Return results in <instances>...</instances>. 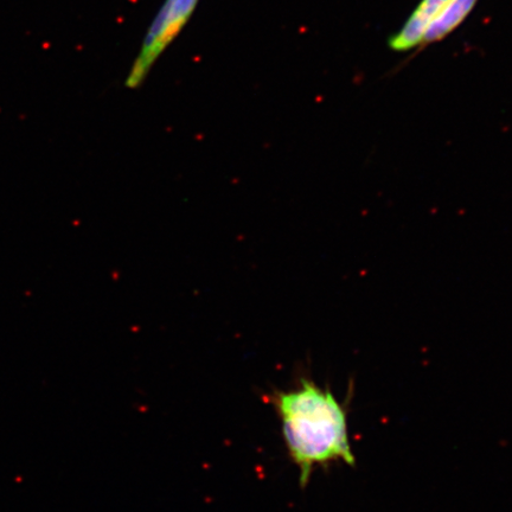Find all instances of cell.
<instances>
[{
	"instance_id": "3957f363",
	"label": "cell",
	"mask_w": 512,
	"mask_h": 512,
	"mask_svg": "<svg viewBox=\"0 0 512 512\" xmlns=\"http://www.w3.org/2000/svg\"><path fill=\"white\" fill-rule=\"evenodd\" d=\"M450 0H422L398 34L389 40V47L399 53L421 46L425 32Z\"/></svg>"
},
{
	"instance_id": "6da1fadb",
	"label": "cell",
	"mask_w": 512,
	"mask_h": 512,
	"mask_svg": "<svg viewBox=\"0 0 512 512\" xmlns=\"http://www.w3.org/2000/svg\"><path fill=\"white\" fill-rule=\"evenodd\" d=\"M268 399L279 416L288 456L298 467L302 488L319 467L356 465L347 407L329 388L304 377L297 389L275 390Z\"/></svg>"
},
{
	"instance_id": "277c9868",
	"label": "cell",
	"mask_w": 512,
	"mask_h": 512,
	"mask_svg": "<svg viewBox=\"0 0 512 512\" xmlns=\"http://www.w3.org/2000/svg\"><path fill=\"white\" fill-rule=\"evenodd\" d=\"M478 0H450L425 32L421 46L444 40L475 9Z\"/></svg>"
},
{
	"instance_id": "7a4b0ae2",
	"label": "cell",
	"mask_w": 512,
	"mask_h": 512,
	"mask_svg": "<svg viewBox=\"0 0 512 512\" xmlns=\"http://www.w3.org/2000/svg\"><path fill=\"white\" fill-rule=\"evenodd\" d=\"M200 0H165L145 36L142 49L127 75L125 86L137 89L143 85L151 69L164 51L188 24Z\"/></svg>"
}]
</instances>
